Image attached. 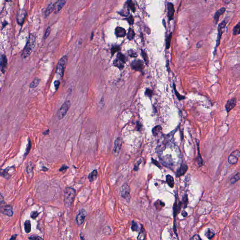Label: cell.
Listing matches in <instances>:
<instances>
[{
  "instance_id": "836d02e7",
  "label": "cell",
  "mask_w": 240,
  "mask_h": 240,
  "mask_svg": "<svg viewBox=\"0 0 240 240\" xmlns=\"http://www.w3.org/2000/svg\"><path fill=\"white\" fill-rule=\"evenodd\" d=\"M141 54H142V57H143L144 61L145 62L146 64L147 65H148L149 62V58H148V55L146 54V53L143 50H141Z\"/></svg>"
},
{
  "instance_id": "b9f144b4",
  "label": "cell",
  "mask_w": 240,
  "mask_h": 240,
  "mask_svg": "<svg viewBox=\"0 0 240 240\" xmlns=\"http://www.w3.org/2000/svg\"><path fill=\"white\" fill-rule=\"evenodd\" d=\"M182 202H183V205H184V208H186L187 206V204H188V196H187V194H185L184 195L183 197V199H182Z\"/></svg>"
},
{
  "instance_id": "4dcf8cb0",
  "label": "cell",
  "mask_w": 240,
  "mask_h": 240,
  "mask_svg": "<svg viewBox=\"0 0 240 240\" xmlns=\"http://www.w3.org/2000/svg\"><path fill=\"white\" fill-rule=\"evenodd\" d=\"M135 36V33L133 29L130 28L128 31L127 38L130 40H132Z\"/></svg>"
},
{
  "instance_id": "52a82bcc",
  "label": "cell",
  "mask_w": 240,
  "mask_h": 240,
  "mask_svg": "<svg viewBox=\"0 0 240 240\" xmlns=\"http://www.w3.org/2000/svg\"><path fill=\"white\" fill-rule=\"evenodd\" d=\"M227 24V22L225 20L222 21L221 23L219 24L218 27V36H217V39L216 41V47L215 49L217 48L219 45H220V39L221 38L222 33H223L224 29L225 28V26H226Z\"/></svg>"
},
{
  "instance_id": "5bb4252c",
  "label": "cell",
  "mask_w": 240,
  "mask_h": 240,
  "mask_svg": "<svg viewBox=\"0 0 240 240\" xmlns=\"http://www.w3.org/2000/svg\"><path fill=\"white\" fill-rule=\"evenodd\" d=\"M66 3V0H57L54 4V12L55 13L59 12L61 10Z\"/></svg>"
},
{
  "instance_id": "8d00e7d4",
  "label": "cell",
  "mask_w": 240,
  "mask_h": 240,
  "mask_svg": "<svg viewBox=\"0 0 240 240\" xmlns=\"http://www.w3.org/2000/svg\"><path fill=\"white\" fill-rule=\"evenodd\" d=\"M127 4L128 5V7L130 8V10H132L133 12H135V7L134 3L132 2L131 0H129L127 2Z\"/></svg>"
},
{
  "instance_id": "9a60e30c",
  "label": "cell",
  "mask_w": 240,
  "mask_h": 240,
  "mask_svg": "<svg viewBox=\"0 0 240 240\" xmlns=\"http://www.w3.org/2000/svg\"><path fill=\"white\" fill-rule=\"evenodd\" d=\"M8 60L5 55H3L0 59V69L3 73H5L7 68Z\"/></svg>"
},
{
  "instance_id": "ab89813d",
  "label": "cell",
  "mask_w": 240,
  "mask_h": 240,
  "mask_svg": "<svg viewBox=\"0 0 240 240\" xmlns=\"http://www.w3.org/2000/svg\"><path fill=\"white\" fill-rule=\"evenodd\" d=\"M153 91L151 90L149 88L146 89V91H145V95L146 96L149 97V98H151L153 95Z\"/></svg>"
},
{
  "instance_id": "ee69618b",
  "label": "cell",
  "mask_w": 240,
  "mask_h": 240,
  "mask_svg": "<svg viewBox=\"0 0 240 240\" xmlns=\"http://www.w3.org/2000/svg\"><path fill=\"white\" fill-rule=\"evenodd\" d=\"M138 225L136 222L133 221L132 222V226H131V229L134 231H136L138 230Z\"/></svg>"
},
{
  "instance_id": "d6a6232c",
  "label": "cell",
  "mask_w": 240,
  "mask_h": 240,
  "mask_svg": "<svg viewBox=\"0 0 240 240\" xmlns=\"http://www.w3.org/2000/svg\"><path fill=\"white\" fill-rule=\"evenodd\" d=\"M39 82H40V79H39L38 78H36L31 83V84L30 85V87L31 88H36L38 85Z\"/></svg>"
},
{
  "instance_id": "7bdbcfd3",
  "label": "cell",
  "mask_w": 240,
  "mask_h": 240,
  "mask_svg": "<svg viewBox=\"0 0 240 240\" xmlns=\"http://www.w3.org/2000/svg\"><path fill=\"white\" fill-rule=\"evenodd\" d=\"M117 57L118 59H119L120 60H121L122 61L124 62V63L126 62V58L125 55H124L123 54H121V53H119L118 54Z\"/></svg>"
},
{
  "instance_id": "6da1fadb",
  "label": "cell",
  "mask_w": 240,
  "mask_h": 240,
  "mask_svg": "<svg viewBox=\"0 0 240 240\" xmlns=\"http://www.w3.org/2000/svg\"><path fill=\"white\" fill-rule=\"evenodd\" d=\"M76 191L75 189L67 187L64 191V202L67 208H70L71 206L74 198L76 196Z\"/></svg>"
},
{
  "instance_id": "d4e9b609",
  "label": "cell",
  "mask_w": 240,
  "mask_h": 240,
  "mask_svg": "<svg viewBox=\"0 0 240 240\" xmlns=\"http://www.w3.org/2000/svg\"><path fill=\"white\" fill-rule=\"evenodd\" d=\"M162 130V128L160 125H157L154 127L152 130V133L154 137H156L158 135Z\"/></svg>"
},
{
  "instance_id": "3957f363",
  "label": "cell",
  "mask_w": 240,
  "mask_h": 240,
  "mask_svg": "<svg viewBox=\"0 0 240 240\" xmlns=\"http://www.w3.org/2000/svg\"><path fill=\"white\" fill-rule=\"evenodd\" d=\"M67 61L68 57L65 55L61 57L58 62L56 69V74L61 78H62L63 76L64 70L66 67Z\"/></svg>"
},
{
  "instance_id": "4316f807",
  "label": "cell",
  "mask_w": 240,
  "mask_h": 240,
  "mask_svg": "<svg viewBox=\"0 0 240 240\" xmlns=\"http://www.w3.org/2000/svg\"><path fill=\"white\" fill-rule=\"evenodd\" d=\"M97 175H98V172H97V170H94L88 176V179L90 181L92 182V181H94L97 178Z\"/></svg>"
},
{
  "instance_id": "ffe728a7",
  "label": "cell",
  "mask_w": 240,
  "mask_h": 240,
  "mask_svg": "<svg viewBox=\"0 0 240 240\" xmlns=\"http://www.w3.org/2000/svg\"><path fill=\"white\" fill-rule=\"evenodd\" d=\"M225 10H226L225 8L223 7V8H221V9H220V10H218L217 12H216V13L215 14L214 18V20L215 21V23H218L219 18H220V16L225 12Z\"/></svg>"
},
{
  "instance_id": "1f68e13d",
  "label": "cell",
  "mask_w": 240,
  "mask_h": 240,
  "mask_svg": "<svg viewBox=\"0 0 240 240\" xmlns=\"http://www.w3.org/2000/svg\"><path fill=\"white\" fill-rule=\"evenodd\" d=\"M145 238H146V232L144 229L143 228V227L142 226V228L138 235V240H144L145 239Z\"/></svg>"
},
{
  "instance_id": "c3c4849f",
  "label": "cell",
  "mask_w": 240,
  "mask_h": 240,
  "mask_svg": "<svg viewBox=\"0 0 240 240\" xmlns=\"http://www.w3.org/2000/svg\"><path fill=\"white\" fill-rule=\"evenodd\" d=\"M38 215V213L37 211H33L31 212V217L32 219H36Z\"/></svg>"
},
{
  "instance_id": "e0dca14e",
  "label": "cell",
  "mask_w": 240,
  "mask_h": 240,
  "mask_svg": "<svg viewBox=\"0 0 240 240\" xmlns=\"http://www.w3.org/2000/svg\"><path fill=\"white\" fill-rule=\"evenodd\" d=\"M167 10H168V17L169 20H172L173 19L174 14V5L170 3L167 4Z\"/></svg>"
},
{
  "instance_id": "7c38bea8",
  "label": "cell",
  "mask_w": 240,
  "mask_h": 240,
  "mask_svg": "<svg viewBox=\"0 0 240 240\" xmlns=\"http://www.w3.org/2000/svg\"><path fill=\"white\" fill-rule=\"evenodd\" d=\"M237 103V99L235 98H233L230 100H228L226 104L225 105V108L227 113L229 112L231 110L235 107Z\"/></svg>"
},
{
  "instance_id": "94428289",
  "label": "cell",
  "mask_w": 240,
  "mask_h": 240,
  "mask_svg": "<svg viewBox=\"0 0 240 240\" xmlns=\"http://www.w3.org/2000/svg\"><path fill=\"white\" fill-rule=\"evenodd\" d=\"M11 1H12V0H6V1H7V2H11Z\"/></svg>"
},
{
  "instance_id": "2e32d148",
  "label": "cell",
  "mask_w": 240,
  "mask_h": 240,
  "mask_svg": "<svg viewBox=\"0 0 240 240\" xmlns=\"http://www.w3.org/2000/svg\"><path fill=\"white\" fill-rule=\"evenodd\" d=\"M188 167L186 164H182L181 165L180 167L177 169L176 172V176L177 177H179L183 175L188 170Z\"/></svg>"
},
{
  "instance_id": "44dd1931",
  "label": "cell",
  "mask_w": 240,
  "mask_h": 240,
  "mask_svg": "<svg viewBox=\"0 0 240 240\" xmlns=\"http://www.w3.org/2000/svg\"><path fill=\"white\" fill-rule=\"evenodd\" d=\"M166 182L169 185V186L170 187L172 188H174V177L170 174H167L166 175Z\"/></svg>"
},
{
  "instance_id": "bcb514c9",
  "label": "cell",
  "mask_w": 240,
  "mask_h": 240,
  "mask_svg": "<svg viewBox=\"0 0 240 240\" xmlns=\"http://www.w3.org/2000/svg\"><path fill=\"white\" fill-rule=\"evenodd\" d=\"M120 47L119 46H114L111 49V53L113 55L116 52L120 50Z\"/></svg>"
},
{
  "instance_id": "7dc6e473",
  "label": "cell",
  "mask_w": 240,
  "mask_h": 240,
  "mask_svg": "<svg viewBox=\"0 0 240 240\" xmlns=\"http://www.w3.org/2000/svg\"><path fill=\"white\" fill-rule=\"evenodd\" d=\"M29 239L30 240H42L43 239L42 238L36 235H31L30 237L29 238Z\"/></svg>"
},
{
  "instance_id": "7a4b0ae2",
  "label": "cell",
  "mask_w": 240,
  "mask_h": 240,
  "mask_svg": "<svg viewBox=\"0 0 240 240\" xmlns=\"http://www.w3.org/2000/svg\"><path fill=\"white\" fill-rule=\"evenodd\" d=\"M35 38L33 35L30 36V38L28 40L25 48L23 50L22 53V57L23 58H26L31 54V53L33 50L35 46Z\"/></svg>"
},
{
  "instance_id": "484cf974",
  "label": "cell",
  "mask_w": 240,
  "mask_h": 240,
  "mask_svg": "<svg viewBox=\"0 0 240 240\" xmlns=\"http://www.w3.org/2000/svg\"><path fill=\"white\" fill-rule=\"evenodd\" d=\"M124 62L122 61L119 59H115V60L114 61V64L115 66L118 67L119 69H122L123 67H124Z\"/></svg>"
},
{
  "instance_id": "ba28073f",
  "label": "cell",
  "mask_w": 240,
  "mask_h": 240,
  "mask_svg": "<svg viewBox=\"0 0 240 240\" xmlns=\"http://www.w3.org/2000/svg\"><path fill=\"white\" fill-rule=\"evenodd\" d=\"M240 156V151L238 150H236L234 151L228 157V163L231 165H234L237 163Z\"/></svg>"
},
{
  "instance_id": "60d3db41",
  "label": "cell",
  "mask_w": 240,
  "mask_h": 240,
  "mask_svg": "<svg viewBox=\"0 0 240 240\" xmlns=\"http://www.w3.org/2000/svg\"><path fill=\"white\" fill-rule=\"evenodd\" d=\"M31 148V141L29 139V142H28V145H27V148H26V153H25V154H24V157H26V156H27V155H28V153H29V151H30Z\"/></svg>"
},
{
  "instance_id": "91938a15",
  "label": "cell",
  "mask_w": 240,
  "mask_h": 240,
  "mask_svg": "<svg viewBox=\"0 0 240 240\" xmlns=\"http://www.w3.org/2000/svg\"><path fill=\"white\" fill-rule=\"evenodd\" d=\"M49 132V130H46V132H44L43 134H45V135H46V134H48V132Z\"/></svg>"
},
{
  "instance_id": "8fae6325",
  "label": "cell",
  "mask_w": 240,
  "mask_h": 240,
  "mask_svg": "<svg viewBox=\"0 0 240 240\" xmlns=\"http://www.w3.org/2000/svg\"><path fill=\"white\" fill-rule=\"evenodd\" d=\"M87 213L84 209H82L76 217V221L78 225H82V224L84 222L85 218L86 216Z\"/></svg>"
},
{
  "instance_id": "db71d44e",
  "label": "cell",
  "mask_w": 240,
  "mask_h": 240,
  "mask_svg": "<svg viewBox=\"0 0 240 240\" xmlns=\"http://www.w3.org/2000/svg\"><path fill=\"white\" fill-rule=\"evenodd\" d=\"M5 203V200H4V197L3 196L2 194L0 192V204H3Z\"/></svg>"
},
{
  "instance_id": "d6986e66",
  "label": "cell",
  "mask_w": 240,
  "mask_h": 240,
  "mask_svg": "<svg viewBox=\"0 0 240 240\" xmlns=\"http://www.w3.org/2000/svg\"><path fill=\"white\" fill-rule=\"evenodd\" d=\"M26 11L22 10L20 11L17 16V21L19 24L22 25L26 18Z\"/></svg>"
},
{
  "instance_id": "603a6c76",
  "label": "cell",
  "mask_w": 240,
  "mask_h": 240,
  "mask_svg": "<svg viewBox=\"0 0 240 240\" xmlns=\"http://www.w3.org/2000/svg\"><path fill=\"white\" fill-rule=\"evenodd\" d=\"M54 10V4L53 3H50L46 8V10L45 12V15L46 17H48Z\"/></svg>"
},
{
  "instance_id": "f546056e",
  "label": "cell",
  "mask_w": 240,
  "mask_h": 240,
  "mask_svg": "<svg viewBox=\"0 0 240 240\" xmlns=\"http://www.w3.org/2000/svg\"><path fill=\"white\" fill-rule=\"evenodd\" d=\"M173 87H174V93L176 95V97L177 98V99L179 100H183L185 99V97L181 95V94H180L177 91V90L176 89V86H175V85L174 84V83L173 84Z\"/></svg>"
},
{
  "instance_id": "f5cc1de1",
  "label": "cell",
  "mask_w": 240,
  "mask_h": 240,
  "mask_svg": "<svg viewBox=\"0 0 240 240\" xmlns=\"http://www.w3.org/2000/svg\"><path fill=\"white\" fill-rule=\"evenodd\" d=\"M54 87L55 88V89L57 90L59 88V85L60 84V82L58 80H56L54 82Z\"/></svg>"
},
{
  "instance_id": "680465c9",
  "label": "cell",
  "mask_w": 240,
  "mask_h": 240,
  "mask_svg": "<svg viewBox=\"0 0 240 240\" xmlns=\"http://www.w3.org/2000/svg\"><path fill=\"white\" fill-rule=\"evenodd\" d=\"M17 235H13L10 238V240H15L16 237H17Z\"/></svg>"
},
{
  "instance_id": "f1b7e54d",
  "label": "cell",
  "mask_w": 240,
  "mask_h": 240,
  "mask_svg": "<svg viewBox=\"0 0 240 240\" xmlns=\"http://www.w3.org/2000/svg\"><path fill=\"white\" fill-rule=\"evenodd\" d=\"M25 230L27 234H29L30 233L31 231V221L29 220H26V222L24 224Z\"/></svg>"
},
{
  "instance_id": "74e56055",
  "label": "cell",
  "mask_w": 240,
  "mask_h": 240,
  "mask_svg": "<svg viewBox=\"0 0 240 240\" xmlns=\"http://www.w3.org/2000/svg\"><path fill=\"white\" fill-rule=\"evenodd\" d=\"M172 33H171L166 40V49H169L170 46V44H171V39H172Z\"/></svg>"
},
{
  "instance_id": "277c9868",
  "label": "cell",
  "mask_w": 240,
  "mask_h": 240,
  "mask_svg": "<svg viewBox=\"0 0 240 240\" xmlns=\"http://www.w3.org/2000/svg\"><path fill=\"white\" fill-rule=\"evenodd\" d=\"M70 107V102L69 100L64 102L63 105L61 106V107L57 112V117L59 120L62 119L65 116L67 113L68 112V110L69 109Z\"/></svg>"
},
{
  "instance_id": "8992f818",
  "label": "cell",
  "mask_w": 240,
  "mask_h": 240,
  "mask_svg": "<svg viewBox=\"0 0 240 240\" xmlns=\"http://www.w3.org/2000/svg\"><path fill=\"white\" fill-rule=\"evenodd\" d=\"M131 68L135 71H142L145 68L143 61L141 60H135L131 64Z\"/></svg>"
},
{
  "instance_id": "9f6ffc18",
  "label": "cell",
  "mask_w": 240,
  "mask_h": 240,
  "mask_svg": "<svg viewBox=\"0 0 240 240\" xmlns=\"http://www.w3.org/2000/svg\"><path fill=\"white\" fill-rule=\"evenodd\" d=\"M68 169V167L65 166V165H63L62 166H61V167L60 169V171H63L64 170H66L67 169Z\"/></svg>"
},
{
  "instance_id": "4fadbf2b",
  "label": "cell",
  "mask_w": 240,
  "mask_h": 240,
  "mask_svg": "<svg viewBox=\"0 0 240 240\" xmlns=\"http://www.w3.org/2000/svg\"><path fill=\"white\" fill-rule=\"evenodd\" d=\"M166 146V139L162 137L158 141L156 150L158 153H161L165 150Z\"/></svg>"
},
{
  "instance_id": "f35d334b",
  "label": "cell",
  "mask_w": 240,
  "mask_h": 240,
  "mask_svg": "<svg viewBox=\"0 0 240 240\" xmlns=\"http://www.w3.org/2000/svg\"><path fill=\"white\" fill-rule=\"evenodd\" d=\"M128 53L129 56L131 57L135 58V57H137L138 56V54H137V53H136V52L134 51V50H132V49H130V50H129Z\"/></svg>"
},
{
  "instance_id": "816d5d0a",
  "label": "cell",
  "mask_w": 240,
  "mask_h": 240,
  "mask_svg": "<svg viewBox=\"0 0 240 240\" xmlns=\"http://www.w3.org/2000/svg\"><path fill=\"white\" fill-rule=\"evenodd\" d=\"M190 240H201V238L198 235H193L190 239Z\"/></svg>"
},
{
  "instance_id": "cb8c5ba5",
  "label": "cell",
  "mask_w": 240,
  "mask_h": 240,
  "mask_svg": "<svg viewBox=\"0 0 240 240\" xmlns=\"http://www.w3.org/2000/svg\"><path fill=\"white\" fill-rule=\"evenodd\" d=\"M204 235L208 239H211L215 235L214 231L211 228H208L205 232Z\"/></svg>"
},
{
  "instance_id": "83f0119b",
  "label": "cell",
  "mask_w": 240,
  "mask_h": 240,
  "mask_svg": "<svg viewBox=\"0 0 240 240\" xmlns=\"http://www.w3.org/2000/svg\"><path fill=\"white\" fill-rule=\"evenodd\" d=\"M197 161H198V164L199 166H202L203 165V159L201 158V156L200 153V150H199V143L197 141Z\"/></svg>"
},
{
  "instance_id": "7402d4cb",
  "label": "cell",
  "mask_w": 240,
  "mask_h": 240,
  "mask_svg": "<svg viewBox=\"0 0 240 240\" xmlns=\"http://www.w3.org/2000/svg\"><path fill=\"white\" fill-rule=\"evenodd\" d=\"M165 204L164 202L161 201L160 200H157L156 202L154 203V206L156 208L157 210L158 211H161V210L163 208V207L165 206Z\"/></svg>"
},
{
  "instance_id": "11a10c76",
  "label": "cell",
  "mask_w": 240,
  "mask_h": 240,
  "mask_svg": "<svg viewBox=\"0 0 240 240\" xmlns=\"http://www.w3.org/2000/svg\"><path fill=\"white\" fill-rule=\"evenodd\" d=\"M152 161H153V163L156 166H158V167H160V165H159V164L158 163V161H156V160H155V159H153V158L152 159Z\"/></svg>"
},
{
  "instance_id": "30bf717a",
  "label": "cell",
  "mask_w": 240,
  "mask_h": 240,
  "mask_svg": "<svg viewBox=\"0 0 240 240\" xmlns=\"http://www.w3.org/2000/svg\"><path fill=\"white\" fill-rule=\"evenodd\" d=\"M121 196L125 199L129 198L130 195V188L127 183L123 184L120 188Z\"/></svg>"
},
{
  "instance_id": "681fc988",
  "label": "cell",
  "mask_w": 240,
  "mask_h": 240,
  "mask_svg": "<svg viewBox=\"0 0 240 240\" xmlns=\"http://www.w3.org/2000/svg\"><path fill=\"white\" fill-rule=\"evenodd\" d=\"M120 13V14L121 15H124V16H126V15H128L129 14V11L128 10V9H125L124 10H123V11H121V12Z\"/></svg>"
},
{
  "instance_id": "d590c367",
  "label": "cell",
  "mask_w": 240,
  "mask_h": 240,
  "mask_svg": "<svg viewBox=\"0 0 240 240\" xmlns=\"http://www.w3.org/2000/svg\"><path fill=\"white\" fill-rule=\"evenodd\" d=\"M240 22H239L234 28L233 34L234 35H239L240 34Z\"/></svg>"
},
{
  "instance_id": "f6af8a7d",
  "label": "cell",
  "mask_w": 240,
  "mask_h": 240,
  "mask_svg": "<svg viewBox=\"0 0 240 240\" xmlns=\"http://www.w3.org/2000/svg\"><path fill=\"white\" fill-rule=\"evenodd\" d=\"M50 32H51V28L50 27H49L48 28H47L46 31L45 32V35H44V38L45 39H46L49 37L50 33Z\"/></svg>"
},
{
  "instance_id": "ac0fdd59",
  "label": "cell",
  "mask_w": 240,
  "mask_h": 240,
  "mask_svg": "<svg viewBox=\"0 0 240 240\" xmlns=\"http://www.w3.org/2000/svg\"><path fill=\"white\" fill-rule=\"evenodd\" d=\"M115 34L116 36L118 38H123L126 35V31L125 29L123 27H117L115 29Z\"/></svg>"
},
{
  "instance_id": "9c48e42d",
  "label": "cell",
  "mask_w": 240,
  "mask_h": 240,
  "mask_svg": "<svg viewBox=\"0 0 240 240\" xmlns=\"http://www.w3.org/2000/svg\"><path fill=\"white\" fill-rule=\"evenodd\" d=\"M123 138L119 137L115 140L114 143V147L113 149V153L115 155H117L120 153L122 146L123 145Z\"/></svg>"
},
{
  "instance_id": "e575fe53",
  "label": "cell",
  "mask_w": 240,
  "mask_h": 240,
  "mask_svg": "<svg viewBox=\"0 0 240 240\" xmlns=\"http://www.w3.org/2000/svg\"><path fill=\"white\" fill-rule=\"evenodd\" d=\"M240 173L238 172L237 174H236L235 175L233 176L231 179V182L232 184H234L235 182L238 181L240 180Z\"/></svg>"
},
{
  "instance_id": "6f0895ef",
  "label": "cell",
  "mask_w": 240,
  "mask_h": 240,
  "mask_svg": "<svg viewBox=\"0 0 240 240\" xmlns=\"http://www.w3.org/2000/svg\"><path fill=\"white\" fill-rule=\"evenodd\" d=\"M181 215H182V216L183 217H186L187 216V215H188V213H187L185 211L183 210V211H182V212H181Z\"/></svg>"
},
{
  "instance_id": "5b68a950",
  "label": "cell",
  "mask_w": 240,
  "mask_h": 240,
  "mask_svg": "<svg viewBox=\"0 0 240 240\" xmlns=\"http://www.w3.org/2000/svg\"><path fill=\"white\" fill-rule=\"evenodd\" d=\"M0 213L9 217H12L14 213L13 207L10 205L0 204Z\"/></svg>"
},
{
  "instance_id": "f907efd6",
  "label": "cell",
  "mask_w": 240,
  "mask_h": 240,
  "mask_svg": "<svg viewBox=\"0 0 240 240\" xmlns=\"http://www.w3.org/2000/svg\"><path fill=\"white\" fill-rule=\"evenodd\" d=\"M126 19H127V20L128 21L129 23H130V25H132L134 23V18H133V17L132 15H130V17H129Z\"/></svg>"
}]
</instances>
